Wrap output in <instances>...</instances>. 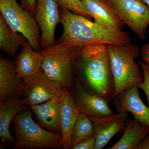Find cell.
Returning a JSON list of instances; mask_svg holds the SVG:
<instances>
[{
	"mask_svg": "<svg viewBox=\"0 0 149 149\" xmlns=\"http://www.w3.org/2000/svg\"><path fill=\"white\" fill-rule=\"evenodd\" d=\"M63 33L57 43L82 48L93 45H122L131 43L128 32L105 27L60 6Z\"/></svg>",
	"mask_w": 149,
	"mask_h": 149,
	"instance_id": "6da1fadb",
	"label": "cell"
},
{
	"mask_svg": "<svg viewBox=\"0 0 149 149\" xmlns=\"http://www.w3.org/2000/svg\"><path fill=\"white\" fill-rule=\"evenodd\" d=\"M81 54V68L90 93L109 103L115 97V88L106 45L85 46Z\"/></svg>",
	"mask_w": 149,
	"mask_h": 149,
	"instance_id": "7a4b0ae2",
	"label": "cell"
},
{
	"mask_svg": "<svg viewBox=\"0 0 149 149\" xmlns=\"http://www.w3.org/2000/svg\"><path fill=\"white\" fill-rule=\"evenodd\" d=\"M106 46L114 79L115 97L126 88L138 85L143 80V71L135 61L141 54V48L131 43Z\"/></svg>",
	"mask_w": 149,
	"mask_h": 149,
	"instance_id": "3957f363",
	"label": "cell"
},
{
	"mask_svg": "<svg viewBox=\"0 0 149 149\" xmlns=\"http://www.w3.org/2000/svg\"><path fill=\"white\" fill-rule=\"evenodd\" d=\"M13 120L15 134L14 149L63 148L61 133L41 128L33 120L30 109L27 108L19 113Z\"/></svg>",
	"mask_w": 149,
	"mask_h": 149,
	"instance_id": "277c9868",
	"label": "cell"
},
{
	"mask_svg": "<svg viewBox=\"0 0 149 149\" xmlns=\"http://www.w3.org/2000/svg\"><path fill=\"white\" fill-rule=\"evenodd\" d=\"M80 48L56 43L42 50V69L48 77L63 88L68 89L72 83L73 66Z\"/></svg>",
	"mask_w": 149,
	"mask_h": 149,
	"instance_id": "5b68a950",
	"label": "cell"
},
{
	"mask_svg": "<svg viewBox=\"0 0 149 149\" xmlns=\"http://www.w3.org/2000/svg\"><path fill=\"white\" fill-rule=\"evenodd\" d=\"M1 14L14 31L24 35L35 50L41 51L40 27L31 12L16 0H0Z\"/></svg>",
	"mask_w": 149,
	"mask_h": 149,
	"instance_id": "8992f818",
	"label": "cell"
},
{
	"mask_svg": "<svg viewBox=\"0 0 149 149\" xmlns=\"http://www.w3.org/2000/svg\"><path fill=\"white\" fill-rule=\"evenodd\" d=\"M22 102L29 106L59 98L64 88L48 77L41 69L36 74L22 79Z\"/></svg>",
	"mask_w": 149,
	"mask_h": 149,
	"instance_id": "52a82bcc",
	"label": "cell"
},
{
	"mask_svg": "<svg viewBox=\"0 0 149 149\" xmlns=\"http://www.w3.org/2000/svg\"><path fill=\"white\" fill-rule=\"evenodd\" d=\"M116 15L141 40L146 37L149 7L142 0H110Z\"/></svg>",
	"mask_w": 149,
	"mask_h": 149,
	"instance_id": "ba28073f",
	"label": "cell"
},
{
	"mask_svg": "<svg viewBox=\"0 0 149 149\" xmlns=\"http://www.w3.org/2000/svg\"><path fill=\"white\" fill-rule=\"evenodd\" d=\"M34 16L42 31L41 50L56 45V28L61 20L57 0H37Z\"/></svg>",
	"mask_w": 149,
	"mask_h": 149,
	"instance_id": "9c48e42d",
	"label": "cell"
},
{
	"mask_svg": "<svg viewBox=\"0 0 149 149\" xmlns=\"http://www.w3.org/2000/svg\"><path fill=\"white\" fill-rule=\"evenodd\" d=\"M129 115L126 112L105 116H89L94 126L95 149H102L117 133H123Z\"/></svg>",
	"mask_w": 149,
	"mask_h": 149,
	"instance_id": "30bf717a",
	"label": "cell"
},
{
	"mask_svg": "<svg viewBox=\"0 0 149 149\" xmlns=\"http://www.w3.org/2000/svg\"><path fill=\"white\" fill-rule=\"evenodd\" d=\"M138 85L128 87L113 98L117 112L128 111L134 118L149 127V107L140 97Z\"/></svg>",
	"mask_w": 149,
	"mask_h": 149,
	"instance_id": "8fae6325",
	"label": "cell"
},
{
	"mask_svg": "<svg viewBox=\"0 0 149 149\" xmlns=\"http://www.w3.org/2000/svg\"><path fill=\"white\" fill-rule=\"evenodd\" d=\"M79 113L76 102L68 89L64 88L60 98L59 120L64 149H72V128Z\"/></svg>",
	"mask_w": 149,
	"mask_h": 149,
	"instance_id": "7c38bea8",
	"label": "cell"
},
{
	"mask_svg": "<svg viewBox=\"0 0 149 149\" xmlns=\"http://www.w3.org/2000/svg\"><path fill=\"white\" fill-rule=\"evenodd\" d=\"M74 100L79 113L88 116H105L114 113L107 102L80 86L77 87Z\"/></svg>",
	"mask_w": 149,
	"mask_h": 149,
	"instance_id": "4fadbf2b",
	"label": "cell"
},
{
	"mask_svg": "<svg viewBox=\"0 0 149 149\" xmlns=\"http://www.w3.org/2000/svg\"><path fill=\"white\" fill-rule=\"evenodd\" d=\"M94 22L103 26L117 30H122L124 22L113 9L103 0H81Z\"/></svg>",
	"mask_w": 149,
	"mask_h": 149,
	"instance_id": "5bb4252c",
	"label": "cell"
},
{
	"mask_svg": "<svg viewBox=\"0 0 149 149\" xmlns=\"http://www.w3.org/2000/svg\"><path fill=\"white\" fill-rule=\"evenodd\" d=\"M43 61L41 51L35 50L27 41L22 45L15 61L18 77L22 79L36 74L42 69Z\"/></svg>",
	"mask_w": 149,
	"mask_h": 149,
	"instance_id": "9a60e30c",
	"label": "cell"
},
{
	"mask_svg": "<svg viewBox=\"0 0 149 149\" xmlns=\"http://www.w3.org/2000/svg\"><path fill=\"white\" fill-rule=\"evenodd\" d=\"M20 78L17 72L15 61L8 58L0 59V103L14 97Z\"/></svg>",
	"mask_w": 149,
	"mask_h": 149,
	"instance_id": "2e32d148",
	"label": "cell"
},
{
	"mask_svg": "<svg viewBox=\"0 0 149 149\" xmlns=\"http://www.w3.org/2000/svg\"><path fill=\"white\" fill-rule=\"evenodd\" d=\"M60 98L30 106L41 126L54 133H61L59 120Z\"/></svg>",
	"mask_w": 149,
	"mask_h": 149,
	"instance_id": "e0dca14e",
	"label": "cell"
},
{
	"mask_svg": "<svg viewBox=\"0 0 149 149\" xmlns=\"http://www.w3.org/2000/svg\"><path fill=\"white\" fill-rule=\"evenodd\" d=\"M27 109L22 101L14 97L0 103V137L2 142H13L9 129L11 122L19 113Z\"/></svg>",
	"mask_w": 149,
	"mask_h": 149,
	"instance_id": "ac0fdd59",
	"label": "cell"
},
{
	"mask_svg": "<svg viewBox=\"0 0 149 149\" xmlns=\"http://www.w3.org/2000/svg\"><path fill=\"white\" fill-rule=\"evenodd\" d=\"M121 139L109 149H136L149 133V127L135 118H128Z\"/></svg>",
	"mask_w": 149,
	"mask_h": 149,
	"instance_id": "d6986e66",
	"label": "cell"
},
{
	"mask_svg": "<svg viewBox=\"0 0 149 149\" xmlns=\"http://www.w3.org/2000/svg\"><path fill=\"white\" fill-rule=\"evenodd\" d=\"M27 41L24 35L14 31L0 15V49L2 52L15 56L19 47Z\"/></svg>",
	"mask_w": 149,
	"mask_h": 149,
	"instance_id": "ffe728a7",
	"label": "cell"
},
{
	"mask_svg": "<svg viewBox=\"0 0 149 149\" xmlns=\"http://www.w3.org/2000/svg\"><path fill=\"white\" fill-rule=\"evenodd\" d=\"M93 137L94 126L91 118L84 113H79L72 128L71 136L72 147L75 144Z\"/></svg>",
	"mask_w": 149,
	"mask_h": 149,
	"instance_id": "44dd1931",
	"label": "cell"
},
{
	"mask_svg": "<svg viewBox=\"0 0 149 149\" xmlns=\"http://www.w3.org/2000/svg\"><path fill=\"white\" fill-rule=\"evenodd\" d=\"M60 6L67 9L73 13L92 18L88 9L81 0H57Z\"/></svg>",
	"mask_w": 149,
	"mask_h": 149,
	"instance_id": "7402d4cb",
	"label": "cell"
},
{
	"mask_svg": "<svg viewBox=\"0 0 149 149\" xmlns=\"http://www.w3.org/2000/svg\"><path fill=\"white\" fill-rule=\"evenodd\" d=\"M138 62L143 73V80L138 85L146 94L149 105V64L140 60Z\"/></svg>",
	"mask_w": 149,
	"mask_h": 149,
	"instance_id": "603a6c76",
	"label": "cell"
},
{
	"mask_svg": "<svg viewBox=\"0 0 149 149\" xmlns=\"http://www.w3.org/2000/svg\"><path fill=\"white\" fill-rule=\"evenodd\" d=\"M95 140L94 137L72 146V149H95Z\"/></svg>",
	"mask_w": 149,
	"mask_h": 149,
	"instance_id": "cb8c5ba5",
	"label": "cell"
},
{
	"mask_svg": "<svg viewBox=\"0 0 149 149\" xmlns=\"http://www.w3.org/2000/svg\"><path fill=\"white\" fill-rule=\"evenodd\" d=\"M21 6L26 10L35 15L37 0H19Z\"/></svg>",
	"mask_w": 149,
	"mask_h": 149,
	"instance_id": "d4e9b609",
	"label": "cell"
},
{
	"mask_svg": "<svg viewBox=\"0 0 149 149\" xmlns=\"http://www.w3.org/2000/svg\"><path fill=\"white\" fill-rule=\"evenodd\" d=\"M142 60L149 64V43H146L141 48Z\"/></svg>",
	"mask_w": 149,
	"mask_h": 149,
	"instance_id": "484cf974",
	"label": "cell"
},
{
	"mask_svg": "<svg viewBox=\"0 0 149 149\" xmlns=\"http://www.w3.org/2000/svg\"><path fill=\"white\" fill-rule=\"evenodd\" d=\"M136 149H149V133L139 142Z\"/></svg>",
	"mask_w": 149,
	"mask_h": 149,
	"instance_id": "4316f807",
	"label": "cell"
},
{
	"mask_svg": "<svg viewBox=\"0 0 149 149\" xmlns=\"http://www.w3.org/2000/svg\"><path fill=\"white\" fill-rule=\"evenodd\" d=\"M142 1L146 3V4L149 7V0H142Z\"/></svg>",
	"mask_w": 149,
	"mask_h": 149,
	"instance_id": "83f0119b",
	"label": "cell"
}]
</instances>
